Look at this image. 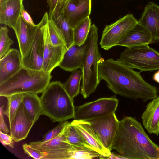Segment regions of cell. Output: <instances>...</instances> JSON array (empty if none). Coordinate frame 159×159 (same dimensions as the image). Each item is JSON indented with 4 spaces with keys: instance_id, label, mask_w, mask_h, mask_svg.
I'll return each mask as SVG.
<instances>
[{
    "instance_id": "6da1fadb",
    "label": "cell",
    "mask_w": 159,
    "mask_h": 159,
    "mask_svg": "<svg viewBox=\"0 0 159 159\" xmlns=\"http://www.w3.org/2000/svg\"><path fill=\"white\" fill-rule=\"evenodd\" d=\"M98 73L100 80H104L116 94L145 102L157 96L156 87L145 81L140 72L126 66L120 59L102 58L98 64Z\"/></svg>"
},
{
    "instance_id": "7a4b0ae2",
    "label": "cell",
    "mask_w": 159,
    "mask_h": 159,
    "mask_svg": "<svg viewBox=\"0 0 159 159\" xmlns=\"http://www.w3.org/2000/svg\"><path fill=\"white\" fill-rule=\"evenodd\" d=\"M112 149L126 159H159V146L134 117L126 116L119 121Z\"/></svg>"
},
{
    "instance_id": "3957f363",
    "label": "cell",
    "mask_w": 159,
    "mask_h": 159,
    "mask_svg": "<svg viewBox=\"0 0 159 159\" xmlns=\"http://www.w3.org/2000/svg\"><path fill=\"white\" fill-rule=\"evenodd\" d=\"M40 98L42 115L46 116L53 122L61 123L74 118V100L69 95L63 84L61 82H50Z\"/></svg>"
},
{
    "instance_id": "277c9868",
    "label": "cell",
    "mask_w": 159,
    "mask_h": 159,
    "mask_svg": "<svg viewBox=\"0 0 159 159\" xmlns=\"http://www.w3.org/2000/svg\"><path fill=\"white\" fill-rule=\"evenodd\" d=\"M50 73L24 66L9 79L0 84V97L25 93H42L50 83Z\"/></svg>"
},
{
    "instance_id": "5b68a950",
    "label": "cell",
    "mask_w": 159,
    "mask_h": 159,
    "mask_svg": "<svg viewBox=\"0 0 159 159\" xmlns=\"http://www.w3.org/2000/svg\"><path fill=\"white\" fill-rule=\"evenodd\" d=\"M98 30L95 24L91 25L89 47L81 69L82 82L80 93L85 99L95 91L101 80L98 75V64L102 58L98 46Z\"/></svg>"
},
{
    "instance_id": "8992f818",
    "label": "cell",
    "mask_w": 159,
    "mask_h": 159,
    "mask_svg": "<svg viewBox=\"0 0 159 159\" xmlns=\"http://www.w3.org/2000/svg\"><path fill=\"white\" fill-rule=\"evenodd\" d=\"M120 60L140 72L159 70V52L148 44L127 48L121 54Z\"/></svg>"
},
{
    "instance_id": "52a82bcc",
    "label": "cell",
    "mask_w": 159,
    "mask_h": 159,
    "mask_svg": "<svg viewBox=\"0 0 159 159\" xmlns=\"http://www.w3.org/2000/svg\"><path fill=\"white\" fill-rule=\"evenodd\" d=\"M115 96L100 98L95 101L75 107L73 118L87 121L115 112L118 104Z\"/></svg>"
},
{
    "instance_id": "ba28073f",
    "label": "cell",
    "mask_w": 159,
    "mask_h": 159,
    "mask_svg": "<svg viewBox=\"0 0 159 159\" xmlns=\"http://www.w3.org/2000/svg\"><path fill=\"white\" fill-rule=\"evenodd\" d=\"M138 23L132 14H128L105 27L100 44L105 50L116 46L118 43Z\"/></svg>"
},
{
    "instance_id": "9c48e42d",
    "label": "cell",
    "mask_w": 159,
    "mask_h": 159,
    "mask_svg": "<svg viewBox=\"0 0 159 159\" xmlns=\"http://www.w3.org/2000/svg\"><path fill=\"white\" fill-rule=\"evenodd\" d=\"M48 17V13H45L40 21L44 43L42 70L47 73L51 74L54 68L59 66L67 48L62 46H55L52 44L47 23Z\"/></svg>"
},
{
    "instance_id": "30bf717a",
    "label": "cell",
    "mask_w": 159,
    "mask_h": 159,
    "mask_svg": "<svg viewBox=\"0 0 159 159\" xmlns=\"http://www.w3.org/2000/svg\"><path fill=\"white\" fill-rule=\"evenodd\" d=\"M86 121L89 123L104 147L111 151L119 124L115 112Z\"/></svg>"
},
{
    "instance_id": "8fae6325",
    "label": "cell",
    "mask_w": 159,
    "mask_h": 159,
    "mask_svg": "<svg viewBox=\"0 0 159 159\" xmlns=\"http://www.w3.org/2000/svg\"><path fill=\"white\" fill-rule=\"evenodd\" d=\"M92 0H68L62 14L73 29L89 17Z\"/></svg>"
},
{
    "instance_id": "7c38bea8",
    "label": "cell",
    "mask_w": 159,
    "mask_h": 159,
    "mask_svg": "<svg viewBox=\"0 0 159 159\" xmlns=\"http://www.w3.org/2000/svg\"><path fill=\"white\" fill-rule=\"evenodd\" d=\"M90 42V36L80 46L73 44L65 52L59 66L68 72L82 69L85 61Z\"/></svg>"
},
{
    "instance_id": "4fadbf2b",
    "label": "cell",
    "mask_w": 159,
    "mask_h": 159,
    "mask_svg": "<svg viewBox=\"0 0 159 159\" xmlns=\"http://www.w3.org/2000/svg\"><path fill=\"white\" fill-rule=\"evenodd\" d=\"M33 44L26 56L22 58L23 66L35 70H42L44 52V38L41 23Z\"/></svg>"
},
{
    "instance_id": "5bb4252c",
    "label": "cell",
    "mask_w": 159,
    "mask_h": 159,
    "mask_svg": "<svg viewBox=\"0 0 159 159\" xmlns=\"http://www.w3.org/2000/svg\"><path fill=\"white\" fill-rule=\"evenodd\" d=\"M9 124L10 135L14 141L17 142L26 138L34 123L21 102L14 118Z\"/></svg>"
},
{
    "instance_id": "9a60e30c",
    "label": "cell",
    "mask_w": 159,
    "mask_h": 159,
    "mask_svg": "<svg viewBox=\"0 0 159 159\" xmlns=\"http://www.w3.org/2000/svg\"><path fill=\"white\" fill-rule=\"evenodd\" d=\"M66 126L57 137L40 145H30L46 153V156L43 159H66L67 149L70 144L66 138Z\"/></svg>"
},
{
    "instance_id": "2e32d148",
    "label": "cell",
    "mask_w": 159,
    "mask_h": 159,
    "mask_svg": "<svg viewBox=\"0 0 159 159\" xmlns=\"http://www.w3.org/2000/svg\"><path fill=\"white\" fill-rule=\"evenodd\" d=\"M39 23L35 26L27 23L21 16L13 29L18 40L22 58L28 53L33 44Z\"/></svg>"
},
{
    "instance_id": "e0dca14e",
    "label": "cell",
    "mask_w": 159,
    "mask_h": 159,
    "mask_svg": "<svg viewBox=\"0 0 159 159\" xmlns=\"http://www.w3.org/2000/svg\"><path fill=\"white\" fill-rule=\"evenodd\" d=\"M23 66L20 51L16 49H10L0 58V84L10 78Z\"/></svg>"
},
{
    "instance_id": "ac0fdd59",
    "label": "cell",
    "mask_w": 159,
    "mask_h": 159,
    "mask_svg": "<svg viewBox=\"0 0 159 159\" xmlns=\"http://www.w3.org/2000/svg\"><path fill=\"white\" fill-rule=\"evenodd\" d=\"M138 21L151 33L152 44L159 42V6L150 2L148 3Z\"/></svg>"
},
{
    "instance_id": "d6986e66",
    "label": "cell",
    "mask_w": 159,
    "mask_h": 159,
    "mask_svg": "<svg viewBox=\"0 0 159 159\" xmlns=\"http://www.w3.org/2000/svg\"><path fill=\"white\" fill-rule=\"evenodd\" d=\"M70 123L90 146L104 158L107 159L111 155V151L104 147L89 122L74 120Z\"/></svg>"
},
{
    "instance_id": "ffe728a7",
    "label": "cell",
    "mask_w": 159,
    "mask_h": 159,
    "mask_svg": "<svg viewBox=\"0 0 159 159\" xmlns=\"http://www.w3.org/2000/svg\"><path fill=\"white\" fill-rule=\"evenodd\" d=\"M23 0H0V23L13 29L21 15Z\"/></svg>"
},
{
    "instance_id": "44dd1931",
    "label": "cell",
    "mask_w": 159,
    "mask_h": 159,
    "mask_svg": "<svg viewBox=\"0 0 159 159\" xmlns=\"http://www.w3.org/2000/svg\"><path fill=\"white\" fill-rule=\"evenodd\" d=\"M141 119L143 126L148 133L159 135V96L147 104Z\"/></svg>"
},
{
    "instance_id": "7402d4cb",
    "label": "cell",
    "mask_w": 159,
    "mask_h": 159,
    "mask_svg": "<svg viewBox=\"0 0 159 159\" xmlns=\"http://www.w3.org/2000/svg\"><path fill=\"white\" fill-rule=\"evenodd\" d=\"M152 36L146 29L138 23L117 44V46L130 48L152 44Z\"/></svg>"
},
{
    "instance_id": "603a6c76",
    "label": "cell",
    "mask_w": 159,
    "mask_h": 159,
    "mask_svg": "<svg viewBox=\"0 0 159 159\" xmlns=\"http://www.w3.org/2000/svg\"><path fill=\"white\" fill-rule=\"evenodd\" d=\"M38 94L23 93L22 103L34 123L42 115V107L40 98Z\"/></svg>"
},
{
    "instance_id": "cb8c5ba5",
    "label": "cell",
    "mask_w": 159,
    "mask_h": 159,
    "mask_svg": "<svg viewBox=\"0 0 159 159\" xmlns=\"http://www.w3.org/2000/svg\"><path fill=\"white\" fill-rule=\"evenodd\" d=\"M71 72V75L63 85L66 92L71 98L73 100L74 98L80 92L82 72L81 70L78 69Z\"/></svg>"
},
{
    "instance_id": "d4e9b609",
    "label": "cell",
    "mask_w": 159,
    "mask_h": 159,
    "mask_svg": "<svg viewBox=\"0 0 159 159\" xmlns=\"http://www.w3.org/2000/svg\"><path fill=\"white\" fill-rule=\"evenodd\" d=\"M91 23L89 17L73 29V44L80 46L84 43L88 38Z\"/></svg>"
},
{
    "instance_id": "484cf974",
    "label": "cell",
    "mask_w": 159,
    "mask_h": 159,
    "mask_svg": "<svg viewBox=\"0 0 159 159\" xmlns=\"http://www.w3.org/2000/svg\"><path fill=\"white\" fill-rule=\"evenodd\" d=\"M55 21L62 34L68 49L73 44V29L70 26L62 14Z\"/></svg>"
},
{
    "instance_id": "4316f807",
    "label": "cell",
    "mask_w": 159,
    "mask_h": 159,
    "mask_svg": "<svg viewBox=\"0 0 159 159\" xmlns=\"http://www.w3.org/2000/svg\"><path fill=\"white\" fill-rule=\"evenodd\" d=\"M66 136L68 142L71 145L87 147L95 150L85 141L76 128L70 122L66 128Z\"/></svg>"
},
{
    "instance_id": "83f0119b",
    "label": "cell",
    "mask_w": 159,
    "mask_h": 159,
    "mask_svg": "<svg viewBox=\"0 0 159 159\" xmlns=\"http://www.w3.org/2000/svg\"><path fill=\"white\" fill-rule=\"evenodd\" d=\"M47 23L50 38L53 45L62 46L67 48L62 34L55 20L49 19L48 16Z\"/></svg>"
},
{
    "instance_id": "f1b7e54d",
    "label": "cell",
    "mask_w": 159,
    "mask_h": 159,
    "mask_svg": "<svg viewBox=\"0 0 159 159\" xmlns=\"http://www.w3.org/2000/svg\"><path fill=\"white\" fill-rule=\"evenodd\" d=\"M23 95V93H19L6 97L8 101L7 105L6 110L4 111V114L8 117L9 123L13 120L21 103Z\"/></svg>"
},
{
    "instance_id": "f546056e",
    "label": "cell",
    "mask_w": 159,
    "mask_h": 159,
    "mask_svg": "<svg viewBox=\"0 0 159 159\" xmlns=\"http://www.w3.org/2000/svg\"><path fill=\"white\" fill-rule=\"evenodd\" d=\"M49 11L48 17L55 20L62 14L64 6L68 0H46Z\"/></svg>"
},
{
    "instance_id": "4dcf8cb0",
    "label": "cell",
    "mask_w": 159,
    "mask_h": 159,
    "mask_svg": "<svg viewBox=\"0 0 159 159\" xmlns=\"http://www.w3.org/2000/svg\"><path fill=\"white\" fill-rule=\"evenodd\" d=\"M8 30L6 26H1L0 29V58L9 50L13 41L9 37Z\"/></svg>"
},
{
    "instance_id": "1f68e13d",
    "label": "cell",
    "mask_w": 159,
    "mask_h": 159,
    "mask_svg": "<svg viewBox=\"0 0 159 159\" xmlns=\"http://www.w3.org/2000/svg\"><path fill=\"white\" fill-rule=\"evenodd\" d=\"M70 122L65 121L60 123L56 127L47 133L43 136L41 141L30 142V145H39L58 136L64 130Z\"/></svg>"
},
{
    "instance_id": "d6a6232c",
    "label": "cell",
    "mask_w": 159,
    "mask_h": 159,
    "mask_svg": "<svg viewBox=\"0 0 159 159\" xmlns=\"http://www.w3.org/2000/svg\"><path fill=\"white\" fill-rule=\"evenodd\" d=\"M23 148L25 153L35 159H43L46 156V153L41 152L30 144H24Z\"/></svg>"
},
{
    "instance_id": "836d02e7",
    "label": "cell",
    "mask_w": 159,
    "mask_h": 159,
    "mask_svg": "<svg viewBox=\"0 0 159 159\" xmlns=\"http://www.w3.org/2000/svg\"><path fill=\"white\" fill-rule=\"evenodd\" d=\"M0 140L2 144L6 146L8 145L12 148L14 147V140L11 135L2 132L1 130L0 131Z\"/></svg>"
},
{
    "instance_id": "e575fe53",
    "label": "cell",
    "mask_w": 159,
    "mask_h": 159,
    "mask_svg": "<svg viewBox=\"0 0 159 159\" xmlns=\"http://www.w3.org/2000/svg\"><path fill=\"white\" fill-rule=\"evenodd\" d=\"M3 107L4 106L3 105L0 108V129L4 133L7 134L9 132V130L4 121V111Z\"/></svg>"
},
{
    "instance_id": "d590c367",
    "label": "cell",
    "mask_w": 159,
    "mask_h": 159,
    "mask_svg": "<svg viewBox=\"0 0 159 159\" xmlns=\"http://www.w3.org/2000/svg\"><path fill=\"white\" fill-rule=\"evenodd\" d=\"M21 16L24 20L28 24L32 26L36 25L30 14L25 10L24 8L21 11Z\"/></svg>"
},
{
    "instance_id": "8d00e7d4",
    "label": "cell",
    "mask_w": 159,
    "mask_h": 159,
    "mask_svg": "<svg viewBox=\"0 0 159 159\" xmlns=\"http://www.w3.org/2000/svg\"><path fill=\"white\" fill-rule=\"evenodd\" d=\"M107 159H126V158L119 154H116L111 152Z\"/></svg>"
},
{
    "instance_id": "74e56055",
    "label": "cell",
    "mask_w": 159,
    "mask_h": 159,
    "mask_svg": "<svg viewBox=\"0 0 159 159\" xmlns=\"http://www.w3.org/2000/svg\"><path fill=\"white\" fill-rule=\"evenodd\" d=\"M152 78L155 81L159 83V70H158L154 74Z\"/></svg>"
}]
</instances>
